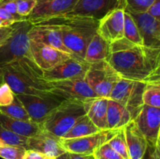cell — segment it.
<instances>
[{
  "mask_svg": "<svg viewBox=\"0 0 160 159\" xmlns=\"http://www.w3.org/2000/svg\"><path fill=\"white\" fill-rule=\"evenodd\" d=\"M156 0H123L124 9L130 13H139L147 12Z\"/></svg>",
  "mask_w": 160,
  "mask_h": 159,
  "instance_id": "cell-31",
  "label": "cell"
},
{
  "mask_svg": "<svg viewBox=\"0 0 160 159\" xmlns=\"http://www.w3.org/2000/svg\"><path fill=\"white\" fill-rule=\"evenodd\" d=\"M107 143L123 159H130L129 155H128V147H127L123 127L115 129L113 134L111 137V138L108 140Z\"/></svg>",
  "mask_w": 160,
  "mask_h": 159,
  "instance_id": "cell-28",
  "label": "cell"
},
{
  "mask_svg": "<svg viewBox=\"0 0 160 159\" xmlns=\"http://www.w3.org/2000/svg\"><path fill=\"white\" fill-rule=\"evenodd\" d=\"M70 159H95L93 154L92 155H84V154H73V153H68Z\"/></svg>",
  "mask_w": 160,
  "mask_h": 159,
  "instance_id": "cell-41",
  "label": "cell"
},
{
  "mask_svg": "<svg viewBox=\"0 0 160 159\" xmlns=\"http://www.w3.org/2000/svg\"><path fill=\"white\" fill-rule=\"evenodd\" d=\"M16 96L25 108L31 121L39 125L64 101L63 98L52 92L41 95L16 94Z\"/></svg>",
  "mask_w": 160,
  "mask_h": 159,
  "instance_id": "cell-8",
  "label": "cell"
},
{
  "mask_svg": "<svg viewBox=\"0 0 160 159\" xmlns=\"http://www.w3.org/2000/svg\"><path fill=\"white\" fill-rule=\"evenodd\" d=\"M106 118L108 129H120L132 120L128 109L121 104L110 98H108Z\"/></svg>",
  "mask_w": 160,
  "mask_h": 159,
  "instance_id": "cell-24",
  "label": "cell"
},
{
  "mask_svg": "<svg viewBox=\"0 0 160 159\" xmlns=\"http://www.w3.org/2000/svg\"><path fill=\"white\" fill-rule=\"evenodd\" d=\"M14 24V23H13ZM12 23H9V22L5 21V20H2L0 19V27H4V26H12Z\"/></svg>",
  "mask_w": 160,
  "mask_h": 159,
  "instance_id": "cell-43",
  "label": "cell"
},
{
  "mask_svg": "<svg viewBox=\"0 0 160 159\" xmlns=\"http://www.w3.org/2000/svg\"><path fill=\"white\" fill-rule=\"evenodd\" d=\"M115 129H106L97 133L73 139H61V144L67 153L92 155L103 143H106Z\"/></svg>",
  "mask_w": 160,
  "mask_h": 159,
  "instance_id": "cell-11",
  "label": "cell"
},
{
  "mask_svg": "<svg viewBox=\"0 0 160 159\" xmlns=\"http://www.w3.org/2000/svg\"><path fill=\"white\" fill-rule=\"evenodd\" d=\"M133 120L146 139L148 147H159L160 108L144 104Z\"/></svg>",
  "mask_w": 160,
  "mask_h": 159,
  "instance_id": "cell-9",
  "label": "cell"
},
{
  "mask_svg": "<svg viewBox=\"0 0 160 159\" xmlns=\"http://www.w3.org/2000/svg\"><path fill=\"white\" fill-rule=\"evenodd\" d=\"M15 2L17 13L26 19L37 4V0H15Z\"/></svg>",
  "mask_w": 160,
  "mask_h": 159,
  "instance_id": "cell-34",
  "label": "cell"
},
{
  "mask_svg": "<svg viewBox=\"0 0 160 159\" xmlns=\"http://www.w3.org/2000/svg\"><path fill=\"white\" fill-rule=\"evenodd\" d=\"M118 8L124 9L123 0H79L66 17H78L100 20Z\"/></svg>",
  "mask_w": 160,
  "mask_h": 159,
  "instance_id": "cell-10",
  "label": "cell"
},
{
  "mask_svg": "<svg viewBox=\"0 0 160 159\" xmlns=\"http://www.w3.org/2000/svg\"><path fill=\"white\" fill-rule=\"evenodd\" d=\"M4 144H6V143H5L4 142H3L2 140L1 139H0V147H2Z\"/></svg>",
  "mask_w": 160,
  "mask_h": 159,
  "instance_id": "cell-46",
  "label": "cell"
},
{
  "mask_svg": "<svg viewBox=\"0 0 160 159\" xmlns=\"http://www.w3.org/2000/svg\"><path fill=\"white\" fill-rule=\"evenodd\" d=\"M57 159H70V157H69L68 153L66 152L65 154H63L62 155L59 156V157H57Z\"/></svg>",
  "mask_w": 160,
  "mask_h": 159,
  "instance_id": "cell-44",
  "label": "cell"
},
{
  "mask_svg": "<svg viewBox=\"0 0 160 159\" xmlns=\"http://www.w3.org/2000/svg\"><path fill=\"white\" fill-rule=\"evenodd\" d=\"M22 159H48V157L38 151L26 150V152Z\"/></svg>",
  "mask_w": 160,
  "mask_h": 159,
  "instance_id": "cell-38",
  "label": "cell"
},
{
  "mask_svg": "<svg viewBox=\"0 0 160 159\" xmlns=\"http://www.w3.org/2000/svg\"><path fill=\"white\" fill-rule=\"evenodd\" d=\"M142 100L145 105L160 108V82L145 84Z\"/></svg>",
  "mask_w": 160,
  "mask_h": 159,
  "instance_id": "cell-27",
  "label": "cell"
},
{
  "mask_svg": "<svg viewBox=\"0 0 160 159\" xmlns=\"http://www.w3.org/2000/svg\"><path fill=\"white\" fill-rule=\"evenodd\" d=\"M130 14L137 25L143 45L160 48V20L155 19L146 12Z\"/></svg>",
  "mask_w": 160,
  "mask_h": 159,
  "instance_id": "cell-19",
  "label": "cell"
},
{
  "mask_svg": "<svg viewBox=\"0 0 160 159\" xmlns=\"http://www.w3.org/2000/svg\"><path fill=\"white\" fill-rule=\"evenodd\" d=\"M52 94L64 100H76L85 102L92 98H98L84 79L64 80L49 82Z\"/></svg>",
  "mask_w": 160,
  "mask_h": 159,
  "instance_id": "cell-12",
  "label": "cell"
},
{
  "mask_svg": "<svg viewBox=\"0 0 160 159\" xmlns=\"http://www.w3.org/2000/svg\"><path fill=\"white\" fill-rule=\"evenodd\" d=\"M146 12L156 20H160V0H156L150 6Z\"/></svg>",
  "mask_w": 160,
  "mask_h": 159,
  "instance_id": "cell-37",
  "label": "cell"
},
{
  "mask_svg": "<svg viewBox=\"0 0 160 159\" xmlns=\"http://www.w3.org/2000/svg\"><path fill=\"white\" fill-rule=\"evenodd\" d=\"M79 0H37V4L27 20L32 24L67 15Z\"/></svg>",
  "mask_w": 160,
  "mask_h": 159,
  "instance_id": "cell-13",
  "label": "cell"
},
{
  "mask_svg": "<svg viewBox=\"0 0 160 159\" xmlns=\"http://www.w3.org/2000/svg\"><path fill=\"white\" fill-rule=\"evenodd\" d=\"M110 43L95 34L88 45L84 61L88 64L106 61L110 52Z\"/></svg>",
  "mask_w": 160,
  "mask_h": 159,
  "instance_id": "cell-23",
  "label": "cell"
},
{
  "mask_svg": "<svg viewBox=\"0 0 160 159\" xmlns=\"http://www.w3.org/2000/svg\"><path fill=\"white\" fill-rule=\"evenodd\" d=\"M12 25V26L0 27V45H2L6 41V39L12 34V30H13V26Z\"/></svg>",
  "mask_w": 160,
  "mask_h": 159,
  "instance_id": "cell-39",
  "label": "cell"
},
{
  "mask_svg": "<svg viewBox=\"0 0 160 159\" xmlns=\"http://www.w3.org/2000/svg\"><path fill=\"white\" fill-rule=\"evenodd\" d=\"M130 159H143L148 149V143L137 125L131 120L123 126Z\"/></svg>",
  "mask_w": 160,
  "mask_h": 159,
  "instance_id": "cell-20",
  "label": "cell"
},
{
  "mask_svg": "<svg viewBox=\"0 0 160 159\" xmlns=\"http://www.w3.org/2000/svg\"><path fill=\"white\" fill-rule=\"evenodd\" d=\"M84 115L86 112L84 102L76 100H64L40 126L44 130L61 138Z\"/></svg>",
  "mask_w": 160,
  "mask_h": 159,
  "instance_id": "cell-4",
  "label": "cell"
},
{
  "mask_svg": "<svg viewBox=\"0 0 160 159\" xmlns=\"http://www.w3.org/2000/svg\"><path fill=\"white\" fill-rule=\"evenodd\" d=\"M16 94L7 84L4 82L0 85V106H6L11 104Z\"/></svg>",
  "mask_w": 160,
  "mask_h": 159,
  "instance_id": "cell-35",
  "label": "cell"
},
{
  "mask_svg": "<svg viewBox=\"0 0 160 159\" xmlns=\"http://www.w3.org/2000/svg\"><path fill=\"white\" fill-rule=\"evenodd\" d=\"M107 104L108 98L100 97L92 98L84 102L86 115L100 130L108 129L106 118Z\"/></svg>",
  "mask_w": 160,
  "mask_h": 159,
  "instance_id": "cell-21",
  "label": "cell"
},
{
  "mask_svg": "<svg viewBox=\"0 0 160 159\" xmlns=\"http://www.w3.org/2000/svg\"><path fill=\"white\" fill-rule=\"evenodd\" d=\"M28 37L30 40L49 45L72 55L68 48L64 45L60 31L52 23L42 21L33 24L28 32Z\"/></svg>",
  "mask_w": 160,
  "mask_h": 159,
  "instance_id": "cell-17",
  "label": "cell"
},
{
  "mask_svg": "<svg viewBox=\"0 0 160 159\" xmlns=\"http://www.w3.org/2000/svg\"><path fill=\"white\" fill-rule=\"evenodd\" d=\"M30 48L33 61L43 71L51 70L64 61L73 58L71 55L57 48L31 40H30Z\"/></svg>",
  "mask_w": 160,
  "mask_h": 159,
  "instance_id": "cell-14",
  "label": "cell"
},
{
  "mask_svg": "<svg viewBox=\"0 0 160 159\" xmlns=\"http://www.w3.org/2000/svg\"><path fill=\"white\" fill-rule=\"evenodd\" d=\"M93 155L95 159H123L111 147L107 142L100 146L95 151Z\"/></svg>",
  "mask_w": 160,
  "mask_h": 159,
  "instance_id": "cell-33",
  "label": "cell"
},
{
  "mask_svg": "<svg viewBox=\"0 0 160 159\" xmlns=\"http://www.w3.org/2000/svg\"><path fill=\"white\" fill-rule=\"evenodd\" d=\"M124 13L123 8H118L105 16L98 20L97 34L110 44L123 38Z\"/></svg>",
  "mask_w": 160,
  "mask_h": 159,
  "instance_id": "cell-16",
  "label": "cell"
},
{
  "mask_svg": "<svg viewBox=\"0 0 160 159\" xmlns=\"http://www.w3.org/2000/svg\"><path fill=\"white\" fill-rule=\"evenodd\" d=\"M27 150H33L48 157H59L67 151L61 144L60 138L47 131L42 130L35 135L28 137Z\"/></svg>",
  "mask_w": 160,
  "mask_h": 159,
  "instance_id": "cell-18",
  "label": "cell"
},
{
  "mask_svg": "<svg viewBox=\"0 0 160 159\" xmlns=\"http://www.w3.org/2000/svg\"><path fill=\"white\" fill-rule=\"evenodd\" d=\"M0 75L15 94L41 95L52 90L43 70L31 58H20L1 65Z\"/></svg>",
  "mask_w": 160,
  "mask_h": 159,
  "instance_id": "cell-2",
  "label": "cell"
},
{
  "mask_svg": "<svg viewBox=\"0 0 160 159\" xmlns=\"http://www.w3.org/2000/svg\"><path fill=\"white\" fill-rule=\"evenodd\" d=\"M0 19L2 20H5V21L12 23V24L17 23V22H18L17 20H16V18L13 17V16L11 15L9 12H8L7 11L5 10L3 8H1V7H0Z\"/></svg>",
  "mask_w": 160,
  "mask_h": 159,
  "instance_id": "cell-40",
  "label": "cell"
},
{
  "mask_svg": "<svg viewBox=\"0 0 160 159\" xmlns=\"http://www.w3.org/2000/svg\"><path fill=\"white\" fill-rule=\"evenodd\" d=\"M0 126L25 137H32L42 130V127L38 123L32 121L26 122L15 119L2 112H0Z\"/></svg>",
  "mask_w": 160,
  "mask_h": 159,
  "instance_id": "cell-22",
  "label": "cell"
},
{
  "mask_svg": "<svg viewBox=\"0 0 160 159\" xmlns=\"http://www.w3.org/2000/svg\"><path fill=\"white\" fill-rule=\"evenodd\" d=\"M48 159H57L56 157H48Z\"/></svg>",
  "mask_w": 160,
  "mask_h": 159,
  "instance_id": "cell-47",
  "label": "cell"
},
{
  "mask_svg": "<svg viewBox=\"0 0 160 159\" xmlns=\"http://www.w3.org/2000/svg\"><path fill=\"white\" fill-rule=\"evenodd\" d=\"M151 153L149 155V159H160L159 147L151 149Z\"/></svg>",
  "mask_w": 160,
  "mask_h": 159,
  "instance_id": "cell-42",
  "label": "cell"
},
{
  "mask_svg": "<svg viewBox=\"0 0 160 159\" xmlns=\"http://www.w3.org/2000/svg\"><path fill=\"white\" fill-rule=\"evenodd\" d=\"M90 64L70 58L49 70L43 71L44 78L48 82L64 80L84 79Z\"/></svg>",
  "mask_w": 160,
  "mask_h": 159,
  "instance_id": "cell-15",
  "label": "cell"
},
{
  "mask_svg": "<svg viewBox=\"0 0 160 159\" xmlns=\"http://www.w3.org/2000/svg\"><path fill=\"white\" fill-rule=\"evenodd\" d=\"M3 83H4V80H3L2 76L1 75H0V85H1V84H2Z\"/></svg>",
  "mask_w": 160,
  "mask_h": 159,
  "instance_id": "cell-45",
  "label": "cell"
},
{
  "mask_svg": "<svg viewBox=\"0 0 160 159\" xmlns=\"http://www.w3.org/2000/svg\"><path fill=\"white\" fill-rule=\"evenodd\" d=\"M145 83L120 78L111 92L109 98L124 106L132 120L143 107L142 94Z\"/></svg>",
  "mask_w": 160,
  "mask_h": 159,
  "instance_id": "cell-7",
  "label": "cell"
},
{
  "mask_svg": "<svg viewBox=\"0 0 160 159\" xmlns=\"http://www.w3.org/2000/svg\"><path fill=\"white\" fill-rule=\"evenodd\" d=\"M99 129L94 124L92 120L86 115L80 118L71 129L66 134H64L61 139H73L78 137H85L100 132Z\"/></svg>",
  "mask_w": 160,
  "mask_h": 159,
  "instance_id": "cell-25",
  "label": "cell"
},
{
  "mask_svg": "<svg viewBox=\"0 0 160 159\" xmlns=\"http://www.w3.org/2000/svg\"><path fill=\"white\" fill-rule=\"evenodd\" d=\"M123 37L137 45H143L142 38L140 35L138 26L134 19L129 12L125 11L124 13V30H123Z\"/></svg>",
  "mask_w": 160,
  "mask_h": 159,
  "instance_id": "cell-29",
  "label": "cell"
},
{
  "mask_svg": "<svg viewBox=\"0 0 160 159\" xmlns=\"http://www.w3.org/2000/svg\"><path fill=\"white\" fill-rule=\"evenodd\" d=\"M0 112L17 120L26 122L31 121L28 112L17 96H15V98L11 104L6 106H0Z\"/></svg>",
  "mask_w": 160,
  "mask_h": 159,
  "instance_id": "cell-26",
  "label": "cell"
},
{
  "mask_svg": "<svg viewBox=\"0 0 160 159\" xmlns=\"http://www.w3.org/2000/svg\"><path fill=\"white\" fill-rule=\"evenodd\" d=\"M0 139L8 145L13 146H20L27 149V141L28 137L18 135L8 129L0 126Z\"/></svg>",
  "mask_w": 160,
  "mask_h": 159,
  "instance_id": "cell-30",
  "label": "cell"
},
{
  "mask_svg": "<svg viewBox=\"0 0 160 159\" xmlns=\"http://www.w3.org/2000/svg\"><path fill=\"white\" fill-rule=\"evenodd\" d=\"M84 80L97 96L109 98L120 77L107 61H101L90 64Z\"/></svg>",
  "mask_w": 160,
  "mask_h": 159,
  "instance_id": "cell-6",
  "label": "cell"
},
{
  "mask_svg": "<svg viewBox=\"0 0 160 159\" xmlns=\"http://www.w3.org/2000/svg\"><path fill=\"white\" fill-rule=\"evenodd\" d=\"M0 7L3 8L5 10H6L11 15L13 16L18 22L27 20L26 18L22 17L21 16L17 13V4H16L15 0H0Z\"/></svg>",
  "mask_w": 160,
  "mask_h": 159,
  "instance_id": "cell-36",
  "label": "cell"
},
{
  "mask_svg": "<svg viewBox=\"0 0 160 159\" xmlns=\"http://www.w3.org/2000/svg\"><path fill=\"white\" fill-rule=\"evenodd\" d=\"M12 34L0 45V66L20 58H31L28 32L33 24L28 20L17 22Z\"/></svg>",
  "mask_w": 160,
  "mask_h": 159,
  "instance_id": "cell-5",
  "label": "cell"
},
{
  "mask_svg": "<svg viewBox=\"0 0 160 159\" xmlns=\"http://www.w3.org/2000/svg\"><path fill=\"white\" fill-rule=\"evenodd\" d=\"M26 150L20 146L4 144L0 147V157L3 159H22Z\"/></svg>",
  "mask_w": 160,
  "mask_h": 159,
  "instance_id": "cell-32",
  "label": "cell"
},
{
  "mask_svg": "<svg viewBox=\"0 0 160 159\" xmlns=\"http://www.w3.org/2000/svg\"><path fill=\"white\" fill-rule=\"evenodd\" d=\"M107 59L120 78L145 83L160 82V48L137 45L125 37L110 44Z\"/></svg>",
  "mask_w": 160,
  "mask_h": 159,
  "instance_id": "cell-1",
  "label": "cell"
},
{
  "mask_svg": "<svg viewBox=\"0 0 160 159\" xmlns=\"http://www.w3.org/2000/svg\"><path fill=\"white\" fill-rule=\"evenodd\" d=\"M44 21L56 25L62 34L64 45L72 55L78 60L84 61L88 45L97 33L98 20L62 16Z\"/></svg>",
  "mask_w": 160,
  "mask_h": 159,
  "instance_id": "cell-3",
  "label": "cell"
}]
</instances>
